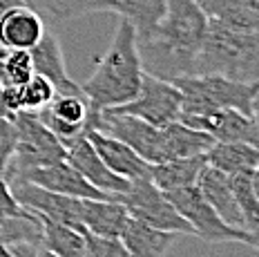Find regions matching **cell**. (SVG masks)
Segmentation results:
<instances>
[{
	"instance_id": "cell-1",
	"label": "cell",
	"mask_w": 259,
	"mask_h": 257,
	"mask_svg": "<svg viewBox=\"0 0 259 257\" xmlns=\"http://www.w3.org/2000/svg\"><path fill=\"white\" fill-rule=\"evenodd\" d=\"M206 31L208 16L197 0H168L156 29L139 40L143 72L165 81L194 74Z\"/></svg>"
},
{
	"instance_id": "cell-2",
	"label": "cell",
	"mask_w": 259,
	"mask_h": 257,
	"mask_svg": "<svg viewBox=\"0 0 259 257\" xmlns=\"http://www.w3.org/2000/svg\"><path fill=\"white\" fill-rule=\"evenodd\" d=\"M141 78L143 63L137 31L127 20L118 18L107 52L96 63L92 76L80 85L90 101V110L99 112L132 101L141 88Z\"/></svg>"
},
{
	"instance_id": "cell-3",
	"label": "cell",
	"mask_w": 259,
	"mask_h": 257,
	"mask_svg": "<svg viewBox=\"0 0 259 257\" xmlns=\"http://www.w3.org/2000/svg\"><path fill=\"white\" fill-rule=\"evenodd\" d=\"M194 74H219L230 81L259 83V29H237L208 18Z\"/></svg>"
},
{
	"instance_id": "cell-4",
	"label": "cell",
	"mask_w": 259,
	"mask_h": 257,
	"mask_svg": "<svg viewBox=\"0 0 259 257\" xmlns=\"http://www.w3.org/2000/svg\"><path fill=\"white\" fill-rule=\"evenodd\" d=\"M181 92V116H201L221 108H235L252 116V99L259 83L230 81L219 74H186L172 78Z\"/></svg>"
},
{
	"instance_id": "cell-5",
	"label": "cell",
	"mask_w": 259,
	"mask_h": 257,
	"mask_svg": "<svg viewBox=\"0 0 259 257\" xmlns=\"http://www.w3.org/2000/svg\"><path fill=\"white\" fill-rule=\"evenodd\" d=\"M12 121L16 127V152L7 173H5V179H12L31 168H40V165H50L65 159L63 141L42 125L36 112L18 110L14 112Z\"/></svg>"
},
{
	"instance_id": "cell-6",
	"label": "cell",
	"mask_w": 259,
	"mask_h": 257,
	"mask_svg": "<svg viewBox=\"0 0 259 257\" xmlns=\"http://www.w3.org/2000/svg\"><path fill=\"white\" fill-rule=\"evenodd\" d=\"M118 201H123L132 219H139L152 228L170 230L177 235H194L192 226L181 217V212L168 199V195L152 184L150 177L130 181V188L123 195H118Z\"/></svg>"
},
{
	"instance_id": "cell-7",
	"label": "cell",
	"mask_w": 259,
	"mask_h": 257,
	"mask_svg": "<svg viewBox=\"0 0 259 257\" xmlns=\"http://www.w3.org/2000/svg\"><path fill=\"white\" fill-rule=\"evenodd\" d=\"M168 199L175 203V208L181 212V217L192 226V233L201 237L203 242L210 244H244L246 230L233 228L221 219L214 208L206 201L201 190L197 186H188V188H179L165 192Z\"/></svg>"
},
{
	"instance_id": "cell-8",
	"label": "cell",
	"mask_w": 259,
	"mask_h": 257,
	"mask_svg": "<svg viewBox=\"0 0 259 257\" xmlns=\"http://www.w3.org/2000/svg\"><path fill=\"white\" fill-rule=\"evenodd\" d=\"M112 112H121V114H132L139 119L152 123L156 127H163L172 121H179L181 114V92L172 81L152 76V74L143 72L141 88L132 101L116 108H107Z\"/></svg>"
},
{
	"instance_id": "cell-9",
	"label": "cell",
	"mask_w": 259,
	"mask_h": 257,
	"mask_svg": "<svg viewBox=\"0 0 259 257\" xmlns=\"http://www.w3.org/2000/svg\"><path fill=\"white\" fill-rule=\"evenodd\" d=\"M88 127L101 130L105 135L118 139L130 146L139 157H143L148 163H161V127L139 119L132 114H121L112 110H90Z\"/></svg>"
},
{
	"instance_id": "cell-10",
	"label": "cell",
	"mask_w": 259,
	"mask_h": 257,
	"mask_svg": "<svg viewBox=\"0 0 259 257\" xmlns=\"http://www.w3.org/2000/svg\"><path fill=\"white\" fill-rule=\"evenodd\" d=\"M9 186H12V192L20 206L31 210L36 217L80 228V203L83 199L45 190L27 179H12Z\"/></svg>"
},
{
	"instance_id": "cell-11",
	"label": "cell",
	"mask_w": 259,
	"mask_h": 257,
	"mask_svg": "<svg viewBox=\"0 0 259 257\" xmlns=\"http://www.w3.org/2000/svg\"><path fill=\"white\" fill-rule=\"evenodd\" d=\"M65 161L72 165L80 177H85L94 188L103 190L107 195L116 197V199H118V195H123V192L130 188L127 179L114 175L103 163V159L99 157V152H96L94 146L90 143L85 132L65 143Z\"/></svg>"
},
{
	"instance_id": "cell-12",
	"label": "cell",
	"mask_w": 259,
	"mask_h": 257,
	"mask_svg": "<svg viewBox=\"0 0 259 257\" xmlns=\"http://www.w3.org/2000/svg\"><path fill=\"white\" fill-rule=\"evenodd\" d=\"M36 116L42 121V125L47 130H52L54 135L63 141V146L67 141H72L74 137L83 135L88 130L90 121V101L83 92L80 94H56L50 101V105H45L42 110L36 112Z\"/></svg>"
},
{
	"instance_id": "cell-13",
	"label": "cell",
	"mask_w": 259,
	"mask_h": 257,
	"mask_svg": "<svg viewBox=\"0 0 259 257\" xmlns=\"http://www.w3.org/2000/svg\"><path fill=\"white\" fill-rule=\"evenodd\" d=\"M12 179H27L45 190L67 195V197H78V199H107V197H112L103 190L94 188L65 159L56 163H50V165H40V168H31L18 177H12ZM12 179H7V181H12ZM112 199H116V197H112Z\"/></svg>"
},
{
	"instance_id": "cell-14",
	"label": "cell",
	"mask_w": 259,
	"mask_h": 257,
	"mask_svg": "<svg viewBox=\"0 0 259 257\" xmlns=\"http://www.w3.org/2000/svg\"><path fill=\"white\" fill-rule=\"evenodd\" d=\"M90 143L94 146V150L99 152V157L103 159V163L112 170L114 175L123 177L127 181H137V179H145L150 177V163L143 157H139L130 146H125L118 139L105 135L101 130L88 127L85 130Z\"/></svg>"
},
{
	"instance_id": "cell-15",
	"label": "cell",
	"mask_w": 259,
	"mask_h": 257,
	"mask_svg": "<svg viewBox=\"0 0 259 257\" xmlns=\"http://www.w3.org/2000/svg\"><path fill=\"white\" fill-rule=\"evenodd\" d=\"M181 123L208 132L214 141H248L255 130V116L244 114L235 108H221L201 116H181Z\"/></svg>"
},
{
	"instance_id": "cell-16",
	"label": "cell",
	"mask_w": 259,
	"mask_h": 257,
	"mask_svg": "<svg viewBox=\"0 0 259 257\" xmlns=\"http://www.w3.org/2000/svg\"><path fill=\"white\" fill-rule=\"evenodd\" d=\"M29 56H31V65H34V74L47 78V81L54 85L56 94H80L83 92V88L69 78L67 67H65L63 47L54 34L45 31L42 38L29 50Z\"/></svg>"
},
{
	"instance_id": "cell-17",
	"label": "cell",
	"mask_w": 259,
	"mask_h": 257,
	"mask_svg": "<svg viewBox=\"0 0 259 257\" xmlns=\"http://www.w3.org/2000/svg\"><path fill=\"white\" fill-rule=\"evenodd\" d=\"M45 31L40 14L31 5L20 3L0 16V45L9 50H31Z\"/></svg>"
},
{
	"instance_id": "cell-18",
	"label": "cell",
	"mask_w": 259,
	"mask_h": 257,
	"mask_svg": "<svg viewBox=\"0 0 259 257\" xmlns=\"http://www.w3.org/2000/svg\"><path fill=\"white\" fill-rule=\"evenodd\" d=\"M197 188L201 190L206 201L214 208V212H217L228 226L246 230L244 215H241V208H239V203H237V197L233 192L228 175H224L221 170L212 168V165L206 161L201 175H199V179H197Z\"/></svg>"
},
{
	"instance_id": "cell-19",
	"label": "cell",
	"mask_w": 259,
	"mask_h": 257,
	"mask_svg": "<svg viewBox=\"0 0 259 257\" xmlns=\"http://www.w3.org/2000/svg\"><path fill=\"white\" fill-rule=\"evenodd\" d=\"M127 208L118 199H83L80 203V228L92 235L121 237L127 224Z\"/></svg>"
},
{
	"instance_id": "cell-20",
	"label": "cell",
	"mask_w": 259,
	"mask_h": 257,
	"mask_svg": "<svg viewBox=\"0 0 259 257\" xmlns=\"http://www.w3.org/2000/svg\"><path fill=\"white\" fill-rule=\"evenodd\" d=\"M214 139L208 132H201L197 127H190L181 121H172L161 127V159H186L206 154Z\"/></svg>"
},
{
	"instance_id": "cell-21",
	"label": "cell",
	"mask_w": 259,
	"mask_h": 257,
	"mask_svg": "<svg viewBox=\"0 0 259 257\" xmlns=\"http://www.w3.org/2000/svg\"><path fill=\"white\" fill-rule=\"evenodd\" d=\"M206 161L228 177L250 175L259 165V148L248 141H214Z\"/></svg>"
},
{
	"instance_id": "cell-22",
	"label": "cell",
	"mask_w": 259,
	"mask_h": 257,
	"mask_svg": "<svg viewBox=\"0 0 259 257\" xmlns=\"http://www.w3.org/2000/svg\"><path fill=\"white\" fill-rule=\"evenodd\" d=\"M121 239L125 244L130 257H165L170 246L175 244L177 233L159 230L139 219H127L125 228L121 233Z\"/></svg>"
},
{
	"instance_id": "cell-23",
	"label": "cell",
	"mask_w": 259,
	"mask_h": 257,
	"mask_svg": "<svg viewBox=\"0 0 259 257\" xmlns=\"http://www.w3.org/2000/svg\"><path fill=\"white\" fill-rule=\"evenodd\" d=\"M168 0H107L105 12L127 20L137 31V38L145 40L161 23Z\"/></svg>"
},
{
	"instance_id": "cell-24",
	"label": "cell",
	"mask_w": 259,
	"mask_h": 257,
	"mask_svg": "<svg viewBox=\"0 0 259 257\" xmlns=\"http://www.w3.org/2000/svg\"><path fill=\"white\" fill-rule=\"evenodd\" d=\"M203 165H206V154L150 163V179L159 190L172 192L179 188H188V186H197Z\"/></svg>"
},
{
	"instance_id": "cell-25",
	"label": "cell",
	"mask_w": 259,
	"mask_h": 257,
	"mask_svg": "<svg viewBox=\"0 0 259 257\" xmlns=\"http://www.w3.org/2000/svg\"><path fill=\"white\" fill-rule=\"evenodd\" d=\"M40 224H42V246L45 248H50L58 257H88V242H85L83 228L52 222V219H40Z\"/></svg>"
},
{
	"instance_id": "cell-26",
	"label": "cell",
	"mask_w": 259,
	"mask_h": 257,
	"mask_svg": "<svg viewBox=\"0 0 259 257\" xmlns=\"http://www.w3.org/2000/svg\"><path fill=\"white\" fill-rule=\"evenodd\" d=\"M56 96L54 85L47 78L34 76L23 85H16V88H5V103H7L9 112H18V110H27V112H38L45 105H50V101Z\"/></svg>"
},
{
	"instance_id": "cell-27",
	"label": "cell",
	"mask_w": 259,
	"mask_h": 257,
	"mask_svg": "<svg viewBox=\"0 0 259 257\" xmlns=\"http://www.w3.org/2000/svg\"><path fill=\"white\" fill-rule=\"evenodd\" d=\"M0 244L3 246H25L42 244V224L34 212L18 217H0Z\"/></svg>"
},
{
	"instance_id": "cell-28",
	"label": "cell",
	"mask_w": 259,
	"mask_h": 257,
	"mask_svg": "<svg viewBox=\"0 0 259 257\" xmlns=\"http://www.w3.org/2000/svg\"><path fill=\"white\" fill-rule=\"evenodd\" d=\"M197 3L208 18L221 20L237 29H259V18L248 12L239 0H197Z\"/></svg>"
},
{
	"instance_id": "cell-29",
	"label": "cell",
	"mask_w": 259,
	"mask_h": 257,
	"mask_svg": "<svg viewBox=\"0 0 259 257\" xmlns=\"http://www.w3.org/2000/svg\"><path fill=\"white\" fill-rule=\"evenodd\" d=\"M34 76L29 50H9L0 45V83L3 88H16Z\"/></svg>"
},
{
	"instance_id": "cell-30",
	"label": "cell",
	"mask_w": 259,
	"mask_h": 257,
	"mask_svg": "<svg viewBox=\"0 0 259 257\" xmlns=\"http://www.w3.org/2000/svg\"><path fill=\"white\" fill-rule=\"evenodd\" d=\"M38 5L42 12L52 14L58 20L78 18L96 12H105L107 0H34V7Z\"/></svg>"
},
{
	"instance_id": "cell-31",
	"label": "cell",
	"mask_w": 259,
	"mask_h": 257,
	"mask_svg": "<svg viewBox=\"0 0 259 257\" xmlns=\"http://www.w3.org/2000/svg\"><path fill=\"white\" fill-rule=\"evenodd\" d=\"M230 186H233L237 203H239L241 215H244L246 230H257L259 228V199L255 197V192H252L250 175L230 177Z\"/></svg>"
},
{
	"instance_id": "cell-32",
	"label": "cell",
	"mask_w": 259,
	"mask_h": 257,
	"mask_svg": "<svg viewBox=\"0 0 259 257\" xmlns=\"http://www.w3.org/2000/svg\"><path fill=\"white\" fill-rule=\"evenodd\" d=\"M85 242H88V257H130L121 237L92 235L85 230Z\"/></svg>"
},
{
	"instance_id": "cell-33",
	"label": "cell",
	"mask_w": 259,
	"mask_h": 257,
	"mask_svg": "<svg viewBox=\"0 0 259 257\" xmlns=\"http://www.w3.org/2000/svg\"><path fill=\"white\" fill-rule=\"evenodd\" d=\"M16 152V127L14 121L7 116H0V175L7 173L9 163Z\"/></svg>"
},
{
	"instance_id": "cell-34",
	"label": "cell",
	"mask_w": 259,
	"mask_h": 257,
	"mask_svg": "<svg viewBox=\"0 0 259 257\" xmlns=\"http://www.w3.org/2000/svg\"><path fill=\"white\" fill-rule=\"evenodd\" d=\"M29 212L25 206H20L18 199L14 197L12 186L5 179V175H0V217H18Z\"/></svg>"
},
{
	"instance_id": "cell-35",
	"label": "cell",
	"mask_w": 259,
	"mask_h": 257,
	"mask_svg": "<svg viewBox=\"0 0 259 257\" xmlns=\"http://www.w3.org/2000/svg\"><path fill=\"white\" fill-rule=\"evenodd\" d=\"M244 244L250 246V248H255V250H259V228L257 230H246Z\"/></svg>"
},
{
	"instance_id": "cell-36",
	"label": "cell",
	"mask_w": 259,
	"mask_h": 257,
	"mask_svg": "<svg viewBox=\"0 0 259 257\" xmlns=\"http://www.w3.org/2000/svg\"><path fill=\"white\" fill-rule=\"evenodd\" d=\"M0 116H7V119H12V112H9L7 108V103H5V88H3V83H0Z\"/></svg>"
},
{
	"instance_id": "cell-37",
	"label": "cell",
	"mask_w": 259,
	"mask_h": 257,
	"mask_svg": "<svg viewBox=\"0 0 259 257\" xmlns=\"http://www.w3.org/2000/svg\"><path fill=\"white\" fill-rule=\"evenodd\" d=\"M250 186H252V192H255V197L259 199V165L250 173Z\"/></svg>"
},
{
	"instance_id": "cell-38",
	"label": "cell",
	"mask_w": 259,
	"mask_h": 257,
	"mask_svg": "<svg viewBox=\"0 0 259 257\" xmlns=\"http://www.w3.org/2000/svg\"><path fill=\"white\" fill-rule=\"evenodd\" d=\"M241 5H244V7L248 9V12H252L259 18V0H239Z\"/></svg>"
},
{
	"instance_id": "cell-39",
	"label": "cell",
	"mask_w": 259,
	"mask_h": 257,
	"mask_svg": "<svg viewBox=\"0 0 259 257\" xmlns=\"http://www.w3.org/2000/svg\"><path fill=\"white\" fill-rule=\"evenodd\" d=\"M23 0H0V16H3L7 9H12V7H16V5H20Z\"/></svg>"
},
{
	"instance_id": "cell-40",
	"label": "cell",
	"mask_w": 259,
	"mask_h": 257,
	"mask_svg": "<svg viewBox=\"0 0 259 257\" xmlns=\"http://www.w3.org/2000/svg\"><path fill=\"white\" fill-rule=\"evenodd\" d=\"M0 257H18V255H16L14 250L9 248V246H3V244H0Z\"/></svg>"
},
{
	"instance_id": "cell-41",
	"label": "cell",
	"mask_w": 259,
	"mask_h": 257,
	"mask_svg": "<svg viewBox=\"0 0 259 257\" xmlns=\"http://www.w3.org/2000/svg\"><path fill=\"white\" fill-rule=\"evenodd\" d=\"M36 257H58L56 253H52L50 248H45V246H40L38 248V253H36Z\"/></svg>"
},
{
	"instance_id": "cell-42",
	"label": "cell",
	"mask_w": 259,
	"mask_h": 257,
	"mask_svg": "<svg viewBox=\"0 0 259 257\" xmlns=\"http://www.w3.org/2000/svg\"><path fill=\"white\" fill-rule=\"evenodd\" d=\"M252 116H255V119H259V94L255 96V99H252Z\"/></svg>"
},
{
	"instance_id": "cell-43",
	"label": "cell",
	"mask_w": 259,
	"mask_h": 257,
	"mask_svg": "<svg viewBox=\"0 0 259 257\" xmlns=\"http://www.w3.org/2000/svg\"><path fill=\"white\" fill-rule=\"evenodd\" d=\"M25 5H31V7H34V0H23Z\"/></svg>"
}]
</instances>
